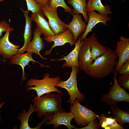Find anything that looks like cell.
I'll return each instance as SVG.
<instances>
[{
  "label": "cell",
  "mask_w": 129,
  "mask_h": 129,
  "mask_svg": "<svg viewBox=\"0 0 129 129\" xmlns=\"http://www.w3.org/2000/svg\"><path fill=\"white\" fill-rule=\"evenodd\" d=\"M63 95V93L50 92L39 97L35 96L32 102L38 117L40 118L46 114L65 112L61 106Z\"/></svg>",
  "instance_id": "6da1fadb"
},
{
  "label": "cell",
  "mask_w": 129,
  "mask_h": 129,
  "mask_svg": "<svg viewBox=\"0 0 129 129\" xmlns=\"http://www.w3.org/2000/svg\"><path fill=\"white\" fill-rule=\"evenodd\" d=\"M118 56L108 48L106 52L97 58L91 64L86 74L91 77L102 78L114 71Z\"/></svg>",
  "instance_id": "7a4b0ae2"
},
{
  "label": "cell",
  "mask_w": 129,
  "mask_h": 129,
  "mask_svg": "<svg viewBox=\"0 0 129 129\" xmlns=\"http://www.w3.org/2000/svg\"><path fill=\"white\" fill-rule=\"evenodd\" d=\"M62 81L59 76L50 77L48 73L45 74L43 79H38L31 78L28 80L26 84V91L34 90L36 92L37 97H40L47 93L53 92L62 93V91L58 89L56 85Z\"/></svg>",
  "instance_id": "3957f363"
},
{
  "label": "cell",
  "mask_w": 129,
  "mask_h": 129,
  "mask_svg": "<svg viewBox=\"0 0 129 129\" xmlns=\"http://www.w3.org/2000/svg\"><path fill=\"white\" fill-rule=\"evenodd\" d=\"M113 72V85L109 88L108 93L101 95L99 102L115 106L119 102H129V93L118 84L116 79L118 71L114 70Z\"/></svg>",
  "instance_id": "277c9868"
},
{
  "label": "cell",
  "mask_w": 129,
  "mask_h": 129,
  "mask_svg": "<svg viewBox=\"0 0 129 129\" xmlns=\"http://www.w3.org/2000/svg\"><path fill=\"white\" fill-rule=\"evenodd\" d=\"M72 71L69 78L66 81H62L56 85V87H60L66 89L69 94L70 97L67 102L72 105L75 99L80 102L84 101L85 98V95L81 93L77 87V75L79 71L77 67L72 66Z\"/></svg>",
  "instance_id": "5b68a950"
},
{
  "label": "cell",
  "mask_w": 129,
  "mask_h": 129,
  "mask_svg": "<svg viewBox=\"0 0 129 129\" xmlns=\"http://www.w3.org/2000/svg\"><path fill=\"white\" fill-rule=\"evenodd\" d=\"M69 109L75 115L74 120L79 127L87 125L90 121L97 118L98 116L91 110L81 104L76 99L71 105Z\"/></svg>",
  "instance_id": "8992f818"
},
{
  "label": "cell",
  "mask_w": 129,
  "mask_h": 129,
  "mask_svg": "<svg viewBox=\"0 0 129 129\" xmlns=\"http://www.w3.org/2000/svg\"><path fill=\"white\" fill-rule=\"evenodd\" d=\"M43 13L47 18L51 29L56 35L63 32L68 28V24L62 22L59 18L56 8H51L46 5L41 7Z\"/></svg>",
  "instance_id": "52a82bcc"
},
{
  "label": "cell",
  "mask_w": 129,
  "mask_h": 129,
  "mask_svg": "<svg viewBox=\"0 0 129 129\" xmlns=\"http://www.w3.org/2000/svg\"><path fill=\"white\" fill-rule=\"evenodd\" d=\"M43 39L47 42L51 43L54 42V44L49 50H46L44 53L45 56L51 54L52 49L56 46H62L67 43L71 46L75 44L73 34L71 31L67 28L64 32L53 36L44 37Z\"/></svg>",
  "instance_id": "ba28073f"
},
{
  "label": "cell",
  "mask_w": 129,
  "mask_h": 129,
  "mask_svg": "<svg viewBox=\"0 0 129 129\" xmlns=\"http://www.w3.org/2000/svg\"><path fill=\"white\" fill-rule=\"evenodd\" d=\"M75 118L74 114L70 112H56L50 114L48 119L45 123L46 125H53L54 129H57L60 125H65L69 129H75V126L71 124L72 119Z\"/></svg>",
  "instance_id": "9c48e42d"
},
{
  "label": "cell",
  "mask_w": 129,
  "mask_h": 129,
  "mask_svg": "<svg viewBox=\"0 0 129 129\" xmlns=\"http://www.w3.org/2000/svg\"><path fill=\"white\" fill-rule=\"evenodd\" d=\"M78 53V63L79 69L82 70L86 74L90 66L92 63L91 50V45L88 38L83 41Z\"/></svg>",
  "instance_id": "30bf717a"
},
{
  "label": "cell",
  "mask_w": 129,
  "mask_h": 129,
  "mask_svg": "<svg viewBox=\"0 0 129 129\" xmlns=\"http://www.w3.org/2000/svg\"><path fill=\"white\" fill-rule=\"evenodd\" d=\"M119 41L117 42L116 49L114 53L119 58L115 70L118 71L125 62L129 60V38L121 36Z\"/></svg>",
  "instance_id": "8fae6325"
},
{
  "label": "cell",
  "mask_w": 129,
  "mask_h": 129,
  "mask_svg": "<svg viewBox=\"0 0 129 129\" xmlns=\"http://www.w3.org/2000/svg\"><path fill=\"white\" fill-rule=\"evenodd\" d=\"M88 20L87 27L84 33L81 37V41H82L86 38L88 33L92 31V29L98 23L101 22L104 25L108 26L107 21L111 20V18L108 16H104L98 14L94 11H91L87 12Z\"/></svg>",
  "instance_id": "7c38bea8"
},
{
  "label": "cell",
  "mask_w": 129,
  "mask_h": 129,
  "mask_svg": "<svg viewBox=\"0 0 129 129\" xmlns=\"http://www.w3.org/2000/svg\"><path fill=\"white\" fill-rule=\"evenodd\" d=\"M11 32L9 30L7 31L4 36L0 38V55L4 59H10L18 54V49L20 47L10 41L9 36Z\"/></svg>",
  "instance_id": "4fadbf2b"
},
{
  "label": "cell",
  "mask_w": 129,
  "mask_h": 129,
  "mask_svg": "<svg viewBox=\"0 0 129 129\" xmlns=\"http://www.w3.org/2000/svg\"><path fill=\"white\" fill-rule=\"evenodd\" d=\"M81 37L78 38L76 42L75 43L74 48L67 55L64 56L62 58L59 59H51V61L54 60L61 61L65 60L66 61L62 65V68L64 67H71L72 66L79 67L78 63V55L80 49L83 43V41H81Z\"/></svg>",
  "instance_id": "5bb4252c"
},
{
  "label": "cell",
  "mask_w": 129,
  "mask_h": 129,
  "mask_svg": "<svg viewBox=\"0 0 129 129\" xmlns=\"http://www.w3.org/2000/svg\"><path fill=\"white\" fill-rule=\"evenodd\" d=\"M44 16V15L42 11L32 13L30 17L32 20L36 23L37 28L44 37L54 35Z\"/></svg>",
  "instance_id": "9a60e30c"
},
{
  "label": "cell",
  "mask_w": 129,
  "mask_h": 129,
  "mask_svg": "<svg viewBox=\"0 0 129 129\" xmlns=\"http://www.w3.org/2000/svg\"><path fill=\"white\" fill-rule=\"evenodd\" d=\"M33 33V39L29 43L25 51L38 55L42 59H47L42 56L40 53V51L44 49V46L43 39L41 37L42 33L37 28H35Z\"/></svg>",
  "instance_id": "2e32d148"
},
{
  "label": "cell",
  "mask_w": 129,
  "mask_h": 129,
  "mask_svg": "<svg viewBox=\"0 0 129 129\" xmlns=\"http://www.w3.org/2000/svg\"><path fill=\"white\" fill-rule=\"evenodd\" d=\"M72 16L73 19L68 24V28L72 33L75 43L81 33L84 32L85 31L87 24L86 22L82 20L81 16L79 14H74Z\"/></svg>",
  "instance_id": "e0dca14e"
},
{
  "label": "cell",
  "mask_w": 129,
  "mask_h": 129,
  "mask_svg": "<svg viewBox=\"0 0 129 129\" xmlns=\"http://www.w3.org/2000/svg\"><path fill=\"white\" fill-rule=\"evenodd\" d=\"M33 53L28 52L25 54H17L11 57L10 59V63L12 64L19 65L21 67L23 74L22 75V81H24L25 78V73L24 72V68L25 66L28 64L30 61L37 62L41 66L49 67L48 66H45L42 64L34 60L32 58V55Z\"/></svg>",
  "instance_id": "ac0fdd59"
},
{
  "label": "cell",
  "mask_w": 129,
  "mask_h": 129,
  "mask_svg": "<svg viewBox=\"0 0 129 129\" xmlns=\"http://www.w3.org/2000/svg\"><path fill=\"white\" fill-rule=\"evenodd\" d=\"M23 12L25 19V30L23 35L24 43L22 48L18 49V53H23L25 51L28 44L30 41L32 35V21L29 16V11L28 10H25L20 8Z\"/></svg>",
  "instance_id": "d6986e66"
},
{
  "label": "cell",
  "mask_w": 129,
  "mask_h": 129,
  "mask_svg": "<svg viewBox=\"0 0 129 129\" xmlns=\"http://www.w3.org/2000/svg\"><path fill=\"white\" fill-rule=\"evenodd\" d=\"M87 1L86 7L87 12L95 10L100 14L107 16H108V14L112 13L109 5L107 4L104 5L101 0H88Z\"/></svg>",
  "instance_id": "ffe728a7"
},
{
  "label": "cell",
  "mask_w": 129,
  "mask_h": 129,
  "mask_svg": "<svg viewBox=\"0 0 129 129\" xmlns=\"http://www.w3.org/2000/svg\"><path fill=\"white\" fill-rule=\"evenodd\" d=\"M89 38L92 59L94 60L106 52L108 48L102 45L99 43L94 33H93Z\"/></svg>",
  "instance_id": "44dd1931"
},
{
  "label": "cell",
  "mask_w": 129,
  "mask_h": 129,
  "mask_svg": "<svg viewBox=\"0 0 129 129\" xmlns=\"http://www.w3.org/2000/svg\"><path fill=\"white\" fill-rule=\"evenodd\" d=\"M86 0H68L67 3L73 7L72 15L74 14H81L86 22L87 23L88 17L86 10Z\"/></svg>",
  "instance_id": "7402d4cb"
},
{
  "label": "cell",
  "mask_w": 129,
  "mask_h": 129,
  "mask_svg": "<svg viewBox=\"0 0 129 129\" xmlns=\"http://www.w3.org/2000/svg\"><path fill=\"white\" fill-rule=\"evenodd\" d=\"M112 115L117 122L124 127L125 124L129 123V111H124L119 108L117 106H110Z\"/></svg>",
  "instance_id": "603a6c76"
},
{
  "label": "cell",
  "mask_w": 129,
  "mask_h": 129,
  "mask_svg": "<svg viewBox=\"0 0 129 129\" xmlns=\"http://www.w3.org/2000/svg\"><path fill=\"white\" fill-rule=\"evenodd\" d=\"M99 124L105 129H124V127L118 124L115 119L107 117L104 113H101L98 118Z\"/></svg>",
  "instance_id": "cb8c5ba5"
},
{
  "label": "cell",
  "mask_w": 129,
  "mask_h": 129,
  "mask_svg": "<svg viewBox=\"0 0 129 129\" xmlns=\"http://www.w3.org/2000/svg\"><path fill=\"white\" fill-rule=\"evenodd\" d=\"M34 106L33 104L29 107L28 111L27 112L24 110L20 113L17 118V119L21 122L20 129H36L35 127L34 128L31 127L29 125L28 121L29 118L31 114L35 112Z\"/></svg>",
  "instance_id": "d4e9b609"
},
{
  "label": "cell",
  "mask_w": 129,
  "mask_h": 129,
  "mask_svg": "<svg viewBox=\"0 0 129 129\" xmlns=\"http://www.w3.org/2000/svg\"><path fill=\"white\" fill-rule=\"evenodd\" d=\"M51 8H56L59 7H63L64 9V12L68 13L72 15L73 9L68 6L64 0H50L47 5Z\"/></svg>",
  "instance_id": "484cf974"
},
{
  "label": "cell",
  "mask_w": 129,
  "mask_h": 129,
  "mask_svg": "<svg viewBox=\"0 0 129 129\" xmlns=\"http://www.w3.org/2000/svg\"><path fill=\"white\" fill-rule=\"evenodd\" d=\"M4 0H1L2 2ZM27 3L28 11H31L32 13L42 11L41 6L34 0H25Z\"/></svg>",
  "instance_id": "4316f807"
},
{
  "label": "cell",
  "mask_w": 129,
  "mask_h": 129,
  "mask_svg": "<svg viewBox=\"0 0 129 129\" xmlns=\"http://www.w3.org/2000/svg\"><path fill=\"white\" fill-rule=\"evenodd\" d=\"M119 85L124 89L129 91V74L122 75L118 79Z\"/></svg>",
  "instance_id": "83f0119b"
},
{
  "label": "cell",
  "mask_w": 129,
  "mask_h": 129,
  "mask_svg": "<svg viewBox=\"0 0 129 129\" xmlns=\"http://www.w3.org/2000/svg\"><path fill=\"white\" fill-rule=\"evenodd\" d=\"M14 29L10 27L9 24L6 21L2 20L0 21V37L2 36L3 33L8 30L11 32L13 31Z\"/></svg>",
  "instance_id": "f1b7e54d"
},
{
  "label": "cell",
  "mask_w": 129,
  "mask_h": 129,
  "mask_svg": "<svg viewBox=\"0 0 129 129\" xmlns=\"http://www.w3.org/2000/svg\"><path fill=\"white\" fill-rule=\"evenodd\" d=\"M97 118L90 121L87 125L80 128H76V129H98L100 126L98 124Z\"/></svg>",
  "instance_id": "f546056e"
},
{
  "label": "cell",
  "mask_w": 129,
  "mask_h": 129,
  "mask_svg": "<svg viewBox=\"0 0 129 129\" xmlns=\"http://www.w3.org/2000/svg\"><path fill=\"white\" fill-rule=\"evenodd\" d=\"M118 72L121 75L129 74V60L123 64Z\"/></svg>",
  "instance_id": "4dcf8cb0"
},
{
  "label": "cell",
  "mask_w": 129,
  "mask_h": 129,
  "mask_svg": "<svg viewBox=\"0 0 129 129\" xmlns=\"http://www.w3.org/2000/svg\"><path fill=\"white\" fill-rule=\"evenodd\" d=\"M41 7L47 5L50 0H34Z\"/></svg>",
  "instance_id": "1f68e13d"
},
{
  "label": "cell",
  "mask_w": 129,
  "mask_h": 129,
  "mask_svg": "<svg viewBox=\"0 0 129 129\" xmlns=\"http://www.w3.org/2000/svg\"><path fill=\"white\" fill-rule=\"evenodd\" d=\"M5 102H2L0 104V109L3 106V105L5 103Z\"/></svg>",
  "instance_id": "d6a6232c"
},
{
  "label": "cell",
  "mask_w": 129,
  "mask_h": 129,
  "mask_svg": "<svg viewBox=\"0 0 129 129\" xmlns=\"http://www.w3.org/2000/svg\"><path fill=\"white\" fill-rule=\"evenodd\" d=\"M125 0H121L123 2H124L125 1Z\"/></svg>",
  "instance_id": "836d02e7"
},
{
  "label": "cell",
  "mask_w": 129,
  "mask_h": 129,
  "mask_svg": "<svg viewBox=\"0 0 129 129\" xmlns=\"http://www.w3.org/2000/svg\"></svg>",
  "instance_id": "e575fe53"
},
{
  "label": "cell",
  "mask_w": 129,
  "mask_h": 129,
  "mask_svg": "<svg viewBox=\"0 0 129 129\" xmlns=\"http://www.w3.org/2000/svg\"></svg>",
  "instance_id": "d590c367"
},
{
  "label": "cell",
  "mask_w": 129,
  "mask_h": 129,
  "mask_svg": "<svg viewBox=\"0 0 129 129\" xmlns=\"http://www.w3.org/2000/svg\"></svg>",
  "instance_id": "8d00e7d4"
}]
</instances>
